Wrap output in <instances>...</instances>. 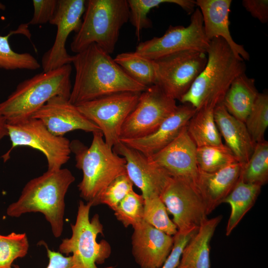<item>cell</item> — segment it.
I'll list each match as a JSON object with an SVG mask.
<instances>
[{
  "label": "cell",
  "mask_w": 268,
  "mask_h": 268,
  "mask_svg": "<svg viewBox=\"0 0 268 268\" xmlns=\"http://www.w3.org/2000/svg\"><path fill=\"white\" fill-rule=\"evenodd\" d=\"M75 75L69 101L74 105L114 93L141 92L148 87L137 82L96 44L73 56Z\"/></svg>",
  "instance_id": "cell-1"
},
{
  "label": "cell",
  "mask_w": 268,
  "mask_h": 268,
  "mask_svg": "<svg viewBox=\"0 0 268 268\" xmlns=\"http://www.w3.org/2000/svg\"><path fill=\"white\" fill-rule=\"evenodd\" d=\"M206 53L204 68L180 100L197 110L205 107L214 108L221 103L232 82L246 69L244 60L221 38L211 40Z\"/></svg>",
  "instance_id": "cell-2"
},
{
  "label": "cell",
  "mask_w": 268,
  "mask_h": 268,
  "mask_svg": "<svg viewBox=\"0 0 268 268\" xmlns=\"http://www.w3.org/2000/svg\"><path fill=\"white\" fill-rule=\"evenodd\" d=\"M74 181V176L67 168L48 170L26 183L18 199L8 206L6 214L19 217L28 212L42 213L54 236L59 238L63 231L65 196Z\"/></svg>",
  "instance_id": "cell-3"
},
{
  "label": "cell",
  "mask_w": 268,
  "mask_h": 268,
  "mask_svg": "<svg viewBox=\"0 0 268 268\" xmlns=\"http://www.w3.org/2000/svg\"><path fill=\"white\" fill-rule=\"evenodd\" d=\"M70 64L38 73L20 82L0 103V113L7 124L30 118L50 99L62 96L69 99L72 85Z\"/></svg>",
  "instance_id": "cell-4"
},
{
  "label": "cell",
  "mask_w": 268,
  "mask_h": 268,
  "mask_svg": "<svg viewBox=\"0 0 268 268\" xmlns=\"http://www.w3.org/2000/svg\"><path fill=\"white\" fill-rule=\"evenodd\" d=\"M89 147L78 140L70 141L75 166L83 177L77 187L80 196L87 202L95 201L108 185L120 175L127 174L125 158L116 153L105 142L101 131L92 133Z\"/></svg>",
  "instance_id": "cell-5"
},
{
  "label": "cell",
  "mask_w": 268,
  "mask_h": 268,
  "mask_svg": "<svg viewBox=\"0 0 268 268\" xmlns=\"http://www.w3.org/2000/svg\"><path fill=\"white\" fill-rule=\"evenodd\" d=\"M129 18L126 0H86L80 27L70 44L71 51L77 54L96 44L111 54L120 31Z\"/></svg>",
  "instance_id": "cell-6"
},
{
  "label": "cell",
  "mask_w": 268,
  "mask_h": 268,
  "mask_svg": "<svg viewBox=\"0 0 268 268\" xmlns=\"http://www.w3.org/2000/svg\"><path fill=\"white\" fill-rule=\"evenodd\" d=\"M91 206V202L85 204L79 201L75 222L71 224V236L63 239L59 246L61 254H72L74 268H102L97 264H104L111 253L110 245L106 241H97L98 235L103 234V226L97 214L90 219Z\"/></svg>",
  "instance_id": "cell-7"
},
{
  "label": "cell",
  "mask_w": 268,
  "mask_h": 268,
  "mask_svg": "<svg viewBox=\"0 0 268 268\" xmlns=\"http://www.w3.org/2000/svg\"><path fill=\"white\" fill-rule=\"evenodd\" d=\"M6 128L11 147L2 156L4 162L9 159L14 148L20 146L41 151L47 159L48 170L61 169L70 158V141L52 134L38 119L30 117L16 123H7Z\"/></svg>",
  "instance_id": "cell-8"
},
{
  "label": "cell",
  "mask_w": 268,
  "mask_h": 268,
  "mask_svg": "<svg viewBox=\"0 0 268 268\" xmlns=\"http://www.w3.org/2000/svg\"><path fill=\"white\" fill-rule=\"evenodd\" d=\"M207 60L206 53L189 50L153 60L155 84L168 96L180 101L204 68Z\"/></svg>",
  "instance_id": "cell-9"
},
{
  "label": "cell",
  "mask_w": 268,
  "mask_h": 268,
  "mask_svg": "<svg viewBox=\"0 0 268 268\" xmlns=\"http://www.w3.org/2000/svg\"><path fill=\"white\" fill-rule=\"evenodd\" d=\"M140 93H114L76 106L82 114L100 128L105 143L113 148L120 142L122 127L136 106Z\"/></svg>",
  "instance_id": "cell-10"
},
{
  "label": "cell",
  "mask_w": 268,
  "mask_h": 268,
  "mask_svg": "<svg viewBox=\"0 0 268 268\" xmlns=\"http://www.w3.org/2000/svg\"><path fill=\"white\" fill-rule=\"evenodd\" d=\"M176 101L158 85L148 87L140 93L136 106L124 122L120 140L138 138L153 133L176 110Z\"/></svg>",
  "instance_id": "cell-11"
},
{
  "label": "cell",
  "mask_w": 268,
  "mask_h": 268,
  "mask_svg": "<svg viewBox=\"0 0 268 268\" xmlns=\"http://www.w3.org/2000/svg\"><path fill=\"white\" fill-rule=\"evenodd\" d=\"M209 43L204 34L201 13L197 8L192 13L188 26L170 25L163 36L139 43L135 52L155 60L185 50L206 53Z\"/></svg>",
  "instance_id": "cell-12"
},
{
  "label": "cell",
  "mask_w": 268,
  "mask_h": 268,
  "mask_svg": "<svg viewBox=\"0 0 268 268\" xmlns=\"http://www.w3.org/2000/svg\"><path fill=\"white\" fill-rule=\"evenodd\" d=\"M160 198L172 215L179 232L197 230L207 218L206 205L199 191L182 179L172 177Z\"/></svg>",
  "instance_id": "cell-13"
},
{
  "label": "cell",
  "mask_w": 268,
  "mask_h": 268,
  "mask_svg": "<svg viewBox=\"0 0 268 268\" xmlns=\"http://www.w3.org/2000/svg\"><path fill=\"white\" fill-rule=\"evenodd\" d=\"M86 0H58L56 13L50 23L57 27L52 46L43 55L41 63L44 71L52 70L72 63L73 56L66 48L70 33L79 29L85 10Z\"/></svg>",
  "instance_id": "cell-14"
},
{
  "label": "cell",
  "mask_w": 268,
  "mask_h": 268,
  "mask_svg": "<svg viewBox=\"0 0 268 268\" xmlns=\"http://www.w3.org/2000/svg\"><path fill=\"white\" fill-rule=\"evenodd\" d=\"M113 149L125 158L127 174L141 191L143 199L160 197L172 177L149 157L121 141Z\"/></svg>",
  "instance_id": "cell-15"
},
{
  "label": "cell",
  "mask_w": 268,
  "mask_h": 268,
  "mask_svg": "<svg viewBox=\"0 0 268 268\" xmlns=\"http://www.w3.org/2000/svg\"><path fill=\"white\" fill-rule=\"evenodd\" d=\"M187 127L167 146L148 157L172 177L182 179L198 190L197 147L188 134Z\"/></svg>",
  "instance_id": "cell-16"
},
{
  "label": "cell",
  "mask_w": 268,
  "mask_h": 268,
  "mask_svg": "<svg viewBox=\"0 0 268 268\" xmlns=\"http://www.w3.org/2000/svg\"><path fill=\"white\" fill-rule=\"evenodd\" d=\"M31 117L39 120L50 132L58 136L75 130L92 133L101 131L68 99L62 96L50 99Z\"/></svg>",
  "instance_id": "cell-17"
},
{
  "label": "cell",
  "mask_w": 268,
  "mask_h": 268,
  "mask_svg": "<svg viewBox=\"0 0 268 268\" xmlns=\"http://www.w3.org/2000/svg\"><path fill=\"white\" fill-rule=\"evenodd\" d=\"M132 253L140 268H159L173 246V236L154 228L144 221L134 228Z\"/></svg>",
  "instance_id": "cell-18"
},
{
  "label": "cell",
  "mask_w": 268,
  "mask_h": 268,
  "mask_svg": "<svg viewBox=\"0 0 268 268\" xmlns=\"http://www.w3.org/2000/svg\"><path fill=\"white\" fill-rule=\"evenodd\" d=\"M197 110L189 104L177 106L158 128L145 136L120 141L147 156L158 152L173 141L187 126Z\"/></svg>",
  "instance_id": "cell-19"
},
{
  "label": "cell",
  "mask_w": 268,
  "mask_h": 268,
  "mask_svg": "<svg viewBox=\"0 0 268 268\" xmlns=\"http://www.w3.org/2000/svg\"><path fill=\"white\" fill-rule=\"evenodd\" d=\"M231 0H197L196 6L201 13L205 35L210 41L215 38L224 40L235 54L243 60L250 59L244 47L232 38L229 29V13Z\"/></svg>",
  "instance_id": "cell-20"
},
{
  "label": "cell",
  "mask_w": 268,
  "mask_h": 268,
  "mask_svg": "<svg viewBox=\"0 0 268 268\" xmlns=\"http://www.w3.org/2000/svg\"><path fill=\"white\" fill-rule=\"evenodd\" d=\"M242 164L236 162L219 171L206 173L199 171L198 189L206 205L208 215L233 189L239 180Z\"/></svg>",
  "instance_id": "cell-21"
},
{
  "label": "cell",
  "mask_w": 268,
  "mask_h": 268,
  "mask_svg": "<svg viewBox=\"0 0 268 268\" xmlns=\"http://www.w3.org/2000/svg\"><path fill=\"white\" fill-rule=\"evenodd\" d=\"M214 118L225 145L240 163L245 164L251 156L256 144L245 123L231 115L222 103L214 107Z\"/></svg>",
  "instance_id": "cell-22"
},
{
  "label": "cell",
  "mask_w": 268,
  "mask_h": 268,
  "mask_svg": "<svg viewBox=\"0 0 268 268\" xmlns=\"http://www.w3.org/2000/svg\"><path fill=\"white\" fill-rule=\"evenodd\" d=\"M222 218H206L184 248L177 268H210V243Z\"/></svg>",
  "instance_id": "cell-23"
},
{
  "label": "cell",
  "mask_w": 268,
  "mask_h": 268,
  "mask_svg": "<svg viewBox=\"0 0 268 268\" xmlns=\"http://www.w3.org/2000/svg\"><path fill=\"white\" fill-rule=\"evenodd\" d=\"M259 93L255 79L244 73L232 82L222 103L231 115L245 123Z\"/></svg>",
  "instance_id": "cell-24"
},
{
  "label": "cell",
  "mask_w": 268,
  "mask_h": 268,
  "mask_svg": "<svg viewBox=\"0 0 268 268\" xmlns=\"http://www.w3.org/2000/svg\"><path fill=\"white\" fill-rule=\"evenodd\" d=\"M262 186L239 180L233 189L224 200L228 203L231 213L226 228L229 235L245 215L254 205L261 192Z\"/></svg>",
  "instance_id": "cell-25"
},
{
  "label": "cell",
  "mask_w": 268,
  "mask_h": 268,
  "mask_svg": "<svg viewBox=\"0 0 268 268\" xmlns=\"http://www.w3.org/2000/svg\"><path fill=\"white\" fill-rule=\"evenodd\" d=\"M187 129L197 147L223 144L215 122L213 108L205 107L197 110Z\"/></svg>",
  "instance_id": "cell-26"
},
{
  "label": "cell",
  "mask_w": 268,
  "mask_h": 268,
  "mask_svg": "<svg viewBox=\"0 0 268 268\" xmlns=\"http://www.w3.org/2000/svg\"><path fill=\"white\" fill-rule=\"evenodd\" d=\"M29 24L20 25L5 36H0V68L6 70L25 69L35 70L41 67L39 62L28 53H18L11 48L8 39L14 34H22L30 39Z\"/></svg>",
  "instance_id": "cell-27"
},
{
  "label": "cell",
  "mask_w": 268,
  "mask_h": 268,
  "mask_svg": "<svg viewBox=\"0 0 268 268\" xmlns=\"http://www.w3.org/2000/svg\"><path fill=\"white\" fill-rule=\"evenodd\" d=\"M114 60L128 75L140 84L149 87L156 84L153 60L135 52L120 53Z\"/></svg>",
  "instance_id": "cell-28"
},
{
  "label": "cell",
  "mask_w": 268,
  "mask_h": 268,
  "mask_svg": "<svg viewBox=\"0 0 268 268\" xmlns=\"http://www.w3.org/2000/svg\"><path fill=\"white\" fill-rule=\"evenodd\" d=\"M130 10L129 19L135 30V35L139 39L140 32L144 28L149 27L151 22L147 14L153 8L157 7L165 3L178 5L188 13L192 14L196 6V1L193 0H128Z\"/></svg>",
  "instance_id": "cell-29"
},
{
  "label": "cell",
  "mask_w": 268,
  "mask_h": 268,
  "mask_svg": "<svg viewBox=\"0 0 268 268\" xmlns=\"http://www.w3.org/2000/svg\"><path fill=\"white\" fill-rule=\"evenodd\" d=\"M239 180L263 186L268 181V142L256 143L249 159L242 165Z\"/></svg>",
  "instance_id": "cell-30"
},
{
  "label": "cell",
  "mask_w": 268,
  "mask_h": 268,
  "mask_svg": "<svg viewBox=\"0 0 268 268\" xmlns=\"http://www.w3.org/2000/svg\"><path fill=\"white\" fill-rule=\"evenodd\" d=\"M197 163L199 171L212 173L239 162L231 150L224 144L197 148Z\"/></svg>",
  "instance_id": "cell-31"
},
{
  "label": "cell",
  "mask_w": 268,
  "mask_h": 268,
  "mask_svg": "<svg viewBox=\"0 0 268 268\" xmlns=\"http://www.w3.org/2000/svg\"><path fill=\"white\" fill-rule=\"evenodd\" d=\"M143 221L171 236L175 235L178 232L159 196L144 199Z\"/></svg>",
  "instance_id": "cell-32"
},
{
  "label": "cell",
  "mask_w": 268,
  "mask_h": 268,
  "mask_svg": "<svg viewBox=\"0 0 268 268\" xmlns=\"http://www.w3.org/2000/svg\"><path fill=\"white\" fill-rule=\"evenodd\" d=\"M248 132L256 144L265 140L268 127V95L259 93L245 121Z\"/></svg>",
  "instance_id": "cell-33"
},
{
  "label": "cell",
  "mask_w": 268,
  "mask_h": 268,
  "mask_svg": "<svg viewBox=\"0 0 268 268\" xmlns=\"http://www.w3.org/2000/svg\"><path fill=\"white\" fill-rule=\"evenodd\" d=\"M29 247L25 233L12 232L6 235L0 234V268H13L16 259L24 257Z\"/></svg>",
  "instance_id": "cell-34"
},
{
  "label": "cell",
  "mask_w": 268,
  "mask_h": 268,
  "mask_svg": "<svg viewBox=\"0 0 268 268\" xmlns=\"http://www.w3.org/2000/svg\"><path fill=\"white\" fill-rule=\"evenodd\" d=\"M144 199L134 190L119 203L114 211L117 219L125 227L133 228L143 221Z\"/></svg>",
  "instance_id": "cell-35"
},
{
  "label": "cell",
  "mask_w": 268,
  "mask_h": 268,
  "mask_svg": "<svg viewBox=\"0 0 268 268\" xmlns=\"http://www.w3.org/2000/svg\"><path fill=\"white\" fill-rule=\"evenodd\" d=\"M133 185L127 174L119 176L101 193L93 206L104 204L114 210L120 202L133 190Z\"/></svg>",
  "instance_id": "cell-36"
},
{
  "label": "cell",
  "mask_w": 268,
  "mask_h": 268,
  "mask_svg": "<svg viewBox=\"0 0 268 268\" xmlns=\"http://www.w3.org/2000/svg\"><path fill=\"white\" fill-rule=\"evenodd\" d=\"M33 14L28 23L37 25L49 22L53 18L58 4V0H33Z\"/></svg>",
  "instance_id": "cell-37"
},
{
  "label": "cell",
  "mask_w": 268,
  "mask_h": 268,
  "mask_svg": "<svg viewBox=\"0 0 268 268\" xmlns=\"http://www.w3.org/2000/svg\"><path fill=\"white\" fill-rule=\"evenodd\" d=\"M198 230V229L186 233L178 231L173 236V248L167 259L159 268H177L184 248Z\"/></svg>",
  "instance_id": "cell-38"
},
{
  "label": "cell",
  "mask_w": 268,
  "mask_h": 268,
  "mask_svg": "<svg viewBox=\"0 0 268 268\" xmlns=\"http://www.w3.org/2000/svg\"><path fill=\"white\" fill-rule=\"evenodd\" d=\"M39 243L47 250L49 262L46 268H74L71 256H65L59 252L52 251L44 241H40ZM13 267L20 268L18 265H13Z\"/></svg>",
  "instance_id": "cell-39"
},
{
  "label": "cell",
  "mask_w": 268,
  "mask_h": 268,
  "mask_svg": "<svg viewBox=\"0 0 268 268\" xmlns=\"http://www.w3.org/2000/svg\"><path fill=\"white\" fill-rule=\"evenodd\" d=\"M242 4L251 15L263 23L268 21V0H244Z\"/></svg>",
  "instance_id": "cell-40"
},
{
  "label": "cell",
  "mask_w": 268,
  "mask_h": 268,
  "mask_svg": "<svg viewBox=\"0 0 268 268\" xmlns=\"http://www.w3.org/2000/svg\"><path fill=\"white\" fill-rule=\"evenodd\" d=\"M6 125V120L0 113V140L8 135Z\"/></svg>",
  "instance_id": "cell-41"
},
{
  "label": "cell",
  "mask_w": 268,
  "mask_h": 268,
  "mask_svg": "<svg viewBox=\"0 0 268 268\" xmlns=\"http://www.w3.org/2000/svg\"><path fill=\"white\" fill-rule=\"evenodd\" d=\"M5 8V5L0 1V12L1 10H3Z\"/></svg>",
  "instance_id": "cell-42"
}]
</instances>
